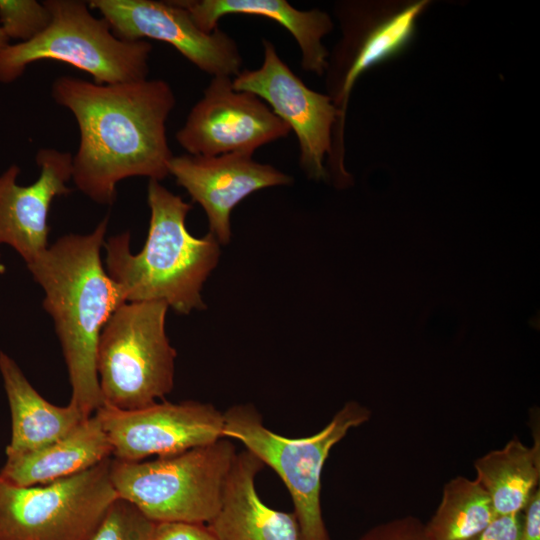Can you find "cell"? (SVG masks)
I'll list each match as a JSON object with an SVG mask.
<instances>
[{
  "label": "cell",
  "instance_id": "2e32d148",
  "mask_svg": "<svg viewBox=\"0 0 540 540\" xmlns=\"http://www.w3.org/2000/svg\"><path fill=\"white\" fill-rule=\"evenodd\" d=\"M191 16L202 31L211 33L228 14L265 17L279 23L295 39L301 53L300 65L306 72L322 76L328 56L322 39L333 28L330 16L319 9L300 10L287 0H174Z\"/></svg>",
  "mask_w": 540,
  "mask_h": 540
},
{
  "label": "cell",
  "instance_id": "f1b7e54d",
  "mask_svg": "<svg viewBox=\"0 0 540 540\" xmlns=\"http://www.w3.org/2000/svg\"><path fill=\"white\" fill-rule=\"evenodd\" d=\"M5 272V265L3 264L0 256V275Z\"/></svg>",
  "mask_w": 540,
  "mask_h": 540
},
{
  "label": "cell",
  "instance_id": "9c48e42d",
  "mask_svg": "<svg viewBox=\"0 0 540 540\" xmlns=\"http://www.w3.org/2000/svg\"><path fill=\"white\" fill-rule=\"evenodd\" d=\"M263 61L233 78V87L262 99L288 127L299 144V165L308 178L327 180L326 155L332 154V130L339 123L342 145L344 121L329 95L309 87L281 59L274 44L262 40Z\"/></svg>",
  "mask_w": 540,
  "mask_h": 540
},
{
  "label": "cell",
  "instance_id": "6da1fadb",
  "mask_svg": "<svg viewBox=\"0 0 540 540\" xmlns=\"http://www.w3.org/2000/svg\"><path fill=\"white\" fill-rule=\"evenodd\" d=\"M51 95L78 124L72 180L91 200L112 205L120 181L137 176L161 181L169 175L174 155L166 123L176 97L166 81L97 84L64 75L53 81Z\"/></svg>",
  "mask_w": 540,
  "mask_h": 540
},
{
  "label": "cell",
  "instance_id": "ba28073f",
  "mask_svg": "<svg viewBox=\"0 0 540 540\" xmlns=\"http://www.w3.org/2000/svg\"><path fill=\"white\" fill-rule=\"evenodd\" d=\"M111 460L42 485L0 478V540H87L119 498Z\"/></svg>",
  "mask_w": 540,
  "mask_h": 540
},
{
  "label": "cell",
  "instance_id": "52a82bcc",
  "mask_svg": "<svg viewBox=\"0 0 540 540\" xmlns=\"http://www.w3.org/2000/svg\"><path fill=\"white\" fill-rule=\"evenodd\" d=\"M168 308L162 301L126 302L106 322L96 359L103 405L140 409L172 391L177 353L165 330Z\"/></svg>",
  "mask_w": 540,
  "mask_h": 540
},
{
  "label": "cell",
  "instance_id": "8fae6325",
  "mask_svg": "<svg viewBox=\"0 0 540 540\" xmlns=\"http://www.w3.org/2000/svg\"><path fill=\"white\" fill-rule=\"evenodd\" d=\"M114 35L124 41L152 39L174 47L201 71L234 78L243 58L236 41L219 27L202 31L190 14L172 1L91 0Z\"/></svg>",
  "mask_w": 540,
  "mask_h": 540
},
{
  "label": "cell",
  "instance_id": "7a4b0ae2",
  "mask_svg": "<svg viewBox=\"0 0 540 540\" xmlns=\"http://www.w3.org/2000/svg\"><path fill=\"white\" fill-rule=\"evenodd\" d=\"M108 222L105 217L89 234L58 238L27 264L44 291L43 307L53 319L61 344L72 388L70 402L85 417L103 406L96 365L101 331L127 302L101 261Z\"/></svg>",
  "mask_w": 540,
  "mask_h": 540
},
{
  "label": "cell",
  "instance_id": "9a60e30c",
  "mask_svg": "<svg viewBox=\"0 0 540 540\" xmlns=\"http://www.w3.org/2000/svg\"><path fill=\"white\" fill-rule=\"evenodd\" d=\"M265 465L251 452L236 453L220 507L207 526L217 540H300L294 512L267 506L255 479Z\"/></svg>",
  "mask_w": 540,
  "mask_h": 540
},
{
  "label": "cell",
  "instance_id": "484cf974",
  "mask_svg": "<svg viewBox=\"0 0 540 540\" xmlns=\"http://www.w3.org/2000/svg\"><path fill=\"white\" fill-rule=\"evenodd\" d=\"M520 540H540V489L537 488L520 513Z\"/></svg>",
  "mask_w": 540,
  "mask_h": 540
},
{
  "label": "cell",
  "instance_id": "44dd1931",
  "mask_svg": "<svg viewBox=\"0 0 540 540\" xmlns=\"http://www.w3.org/2000/svg\"><path fill=\"white\" fill-rule=\"evenodd\" d=\"M497 517L491 499L476 479L456 476L425 528L431 540H476Z\"/></svg>",
  "mask_w": 540,
  "mask_h": 540
},
{
  "label": "cell",
  "instance_id": "3957f363",
  "mask_svg": "<svg viewBox=\"0 0 540 540\" xmlns=\"http://www.w3.org/2000/svg\"><path fill=\"white\" fill-rule=\"evenodd\" d=\"M150 222L138 254L130 251V234L111 236L104 243L106 271L122 288L127 302L162 301L179 314L206 308L201 289L220 256L218 240L208 233L191 235L186 227L192 209L160 181L149 180Z\"/></svg>",
  "mask_w": 540,
  "mask_h": 540
},
{
  "label": "cell",
  "instance_id": "4316f807",
  "mask_svg": "<svg viewBox=\"0 0 540 540\" xmlns=\"http://www.w3.org/2000/svg\"><path fill=\"white\" fill-rule=\"evenodd\" d=\"M476 540H520V514L497 516Z\"/></svg>",
  "mask_w": 540,
  "mask_h": 540
},
{
  "label": "cell",
  "instance_id": "603a6c76",
  "mask_svg": "<svg viewBox=\"0 0 540 540\" xmlns=\"http://www.w3.org/2000/svg\"><path fill=\"white\" fill-rule=\"evenodd\" d=\"M51 21L43 2L0 0V27L7 38L27 42L42 33Z\"/></svg>",
  "mask_w": 540,
  "mask_h": 540
},
{
  "label": "cell",
  "instance_id": "7402d4cb",
  "mask_svg": "<svg viewBox=\"0 0 540 540\" xmlns=\"http://www.w3.org/2000/svg\"><path fill=\"white\" fill-rule=\"evenodd\" d=\"M155 524L133 504L117 498L87 540H151Z\"/></svg>",
  "mask_w": 540,
  "mask_h": 540
},
{
  "label": "cell",
  "instance_id": "e0dca14e",
  "mask_svg": "<svg viewBox=\"0 0 540 540\" xmlns=\"http://www.w3.org/2000/svg\"><path fill=\"white\" fill-rule=\"evenodd\" d=\"M112 446L96 414L39 449L6 456L0 478L16 486L48 484L111 458Z\"/></svg>",
  "mask_w": 540,
  "mask_h": 540
},
{
  "label": "cell",
  "instance_id": "ffe728a7",
  "mask_svg": "<svg viewBox=\"0 0 540 540\" xmlns=\"http://www.w3.org/2000/svg\"><path fill=\"white\" fill-rule=\"evenodd\" d=\"M427 5L428 1L422 0L406 6L370 28L356 44L330 96L343 121L356 80L366 70L395 57L408 46L415 34L416 20Z\"/></svg>",
  "mask_w": 540,
  "mask_h": 540
},
{
  "label": "cell",
  "instance_id": "cb8c5ba5",
  "mask_svg": "<svg viewBox=\"0 0 540 540\" xmlns=\"http://www.w3.org/2000/svg\"><path fill=\"white\" fill-rule=\"evenodd\" d=\"M358 540H431L423 523L419 518L407 515L379 523Z\"/></svg>",
  "mask_w": 540,
  "mask_h": 540
},
{
  "label": "cell",
  "instance_id": "7c38bea8",
  "mask_svg": "<svg viewBox=\"0 0 540 540\" xmlns=\"http://www.w3.org/2000/svg\"><path fill=\"white\" fill-rule=\"evenodd\" d=\"M94 414L112 456L122 461L172 455L224 438V415L210 403L162 401L135 410L103 405Z\"/></svg>",
  "mask_w": 540,
  "mask_h": 540
},
{
  "label": "cell",
  "instance_id": "ac0fdd59",
  "mask_svg": "<svg viewBox=\"0 0 540 540\" xmlns=\"http://www.w3.org/2000/svg\"><path fill=\"white\" fill-rule=\"evenodd\" d=\"M0 374L11 414V439L6 456L46 446L89 418L72 402L57 406L44 399L17 363L3 351H0Z\"/></svg>",
  "mask_w": 540,
  "mask_h": 540
},
{
  "label": "cell",
  "instance_id": "277c9868",
  "mask_svg": "<svg viewBox=\"0 0 540 540\" xmlns=\"http://www.w3.org/2000/svg\"><path fill=\"white\" fill-rule=\"evenodd\" d=\"M224 415L223 435L244 445L264 465L272 468L287 487L294 507L300 540H330L321 508V475L332 448L347 433L364 423L371 412L348 401L317 433L289 438L267 428L256 408L240 404Z\"/></svg>",
  "mask_w": 540,
  "mask_h": 540
},
{
  "label": "cell",
  "instance_id": "d4e9b609",
  "mask_svg": "<svg viewBox=\"0 0 540 540\" xmlns=\"http://www.w3.org/2000/svg\"><path fill=\"white\" fill-rule=\"evenodd\" d=\"M151 540H217L204 523L161 522L156 523Z\"/></svg>",
  "mask_w": 540,
  "mask_h": 540
},
{
  "label": "cell",
  "instance_id": "8992f818",
  "mask_svg": "<svg viewBox=\"0 0 540 540\" xmlns=\"http://www.w3.org/2000/svg\"><path fill=\"white\" fill-rule=\"evenodd\" d=\"M51 21L27 42L9 44L0 53V83L22 76L28 65L58 61L88 73L97 84L148 78L152 45L146 40L117 38L104 18L94 16L88 2L46 0Z\"/></svg>",
  "mask_w": 540,
  "mask_h": 540
},
{
  "label": "cell",
  "instance_id": "83f0119b",
  "mask_svg": "<svg viewBox=\"0 0 540 540\" xmlns=\"http://www.w3.org/2000/svg\"><path fill=\"white\" fill-rule=\"evenodd\" d=\"M9 45V39L0 27V53Z\"/></svg>",
  "mask_w": 540,
  "mask_h": 540
},
{
  "label": "cell",
  "instance_id": "5bb4252c",
  "mask_svg": "<svg viewBox=\"0 0 540 540\" xmlns=\"http://www.w3.org/2000/svg\"><path fill=\"white\" fill-rule=\"evenodd\" d=\"M73 156L53 148L38 150L35 161L38 179L30 185L17 184L20 168L13 164L0 175V244L12 247L32 263L48 248V214L53 200L70 193Z\"/></svg>",
  "mask_w": 540,
  "mask_h": 540
},
{
  "label": "cell",
  "instance_id": "d6986e66",
  "mask_svg": "<svg viewBox=\"0 0 540 540\" xmlns=\"http://www.w3.org/2000/svg\"><path fill=\"white\" fill-rule=\"evenodd\" d=\"M476 480L489 495L497 516L518 515L540 479V445L514 437L474 461Z\"/></svg>",
  "mask_w": 540,
  "mask_h": 540
},
{
  "label": "cell",
  "instance_id": "4fadbf2b",
  "mask_svg": "<svg viewBox=\"0 0 540 540\" xmlns=\"http://www.w3.org/2000/svg\"><path fill=\"white\" fill-rule=\"evenodd\" d=\"M169 175L203 208L209 233L220 245L231 240L230 218L236 205L253 192L293 182L290 175L243 153L173 156Z\"/></svg>",
  "mask_w": 540,
  "mask_h": 540
},
{
  "label": "cell",
  "instance_id": "5b68a950",
  "mask_svg": "<svg viewBox=\"0 0 540 540\" xmlns=\"http://www.w3.org/2000/svg\"><path fill=\"white\" fill-rule=\"evenodd\" d=\"M236 449L228 438L149 461L111 460L119 498L154 523L207 524L217 513Z\"/></svg>",
  "mask_w": 540,
  "mask_h": 540
},
{
  "label": "cell",
  "instance_id": "30bf717a",
  "mask_svg": "<svg viewBox=\"0 0 540 540\" xmlns=\"http://www.w3.org/2000/svg\"><path fill=\"white\" fill-rule=\"evenodd\" d=\"M290 132L258 96L234 89L231 77L215 76L191 108L176 140L190 155H253Z\"/></svg>",
  "mask_w": 540,
  "mask_h": 540
}]
</instances>
